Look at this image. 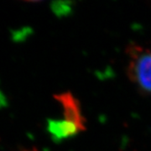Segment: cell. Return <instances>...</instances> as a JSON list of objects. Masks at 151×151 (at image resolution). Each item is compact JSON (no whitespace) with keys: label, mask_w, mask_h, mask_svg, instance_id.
<instances>
[{"label":"cell","mask_w":151,"mask_h":151,"mask_svg":"<svg viewBox=\"0 0 151 151\" xmlns=\"http://www.w3.org/2000/svg\"><path fill=\"white\" fill-rule=\"evenodd\" d=\"M127 77L138 89L151 94V48L130 45L127 48Z\"/></svg>","instance_id":"obj_1"},{"label":"cell","mask_w":151,"mask_h":151,"mask_svg":"<svg viewBox=\"0 0 151 151\" xmlns=\"http://www.w3.org/2000/svg\"><path fill=\"white\" fill-rule=\"evenodd\" d=\"M58 100L63 106V120L58 122V132L60 135L68 136L78 132L84 127L82 117L80 115V109L78 103H76L71 95L63 94L58 96Z\"/></svg>","instance_id":"obj_2"},{"label":"cell","mask_w":151,"mask_h":151,"mask_svg":"<svg viewBox=\"0 0 151 151\" xmlns=\"http://www.w3.org/2000/svg\"><path fill=\"white\" fill-rule=\"evenodd\" d=\"M23 1H27V2H40V1H43V0H23Z\"/></svg>","instance_id":"obj_3"},{"label":"cell","mask_w":151,"mask_h":151,"mask_svg":"<svg viewBox=\"0 0 151 151\" xmlns=\"http://www.w3.org/2000/svg\"><path fill=\"white\" fill-rule=\"evenodd\" d=\"M24 151H37V149L33 148V149H28V150H24Z\"/></svg>","instance_id":"obj_4"}]
</instances>
